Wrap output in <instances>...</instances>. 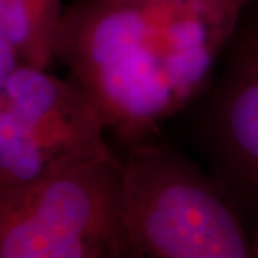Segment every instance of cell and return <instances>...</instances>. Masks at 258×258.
<instances>
[{
  "mask_svg": "<svg viewBox=\"0 0 258 258\" xmlns=\"http://www.w3.org/2000/svg\"><path fill=\"white\" fill-rule=\"evenodd\" d=\"M252 0H79L55 57L131 147L200 99Z\"/></svg>",
  "mask_w": 258,
  "mask_h": 258,
  "instance_id": "1",
  "label": "cell"
},
{
  "mask_svg": "<svg viewBox=\"0 0 258 258\" xmlns=\"http://www.w3.org/2000/svg\"><path fill=\"white\" fill-rule=\"evenodd\" d=\"M131 258H249L240 207L212 175L151 139L120 159Z\"/></svg>",
  "mask_w": 258,
  "mask_h": 258,
  "instance_id": "2",
  "label": "cell"
},
{
  "mask_svg": "<svg viewBox=\"0 0 258 258\" xmlns=\"http://www.w3.org/2000/svg\"><path fill=\"white\" fill-rule=\"evenodd\" d=\"M0 258H131L115 152L0 189Z\"/></svg>",
  "mask_w": 258,
  "mask_h": 258,
  "instance_id": "3",
  "label": "cell"
},
{
  "mask_svg": "<svg viewBox=\"0 0 258 258\" xmlns=\"http://www.w3.org/2000/svg\"><path fill=\"white\" fill-rule=\"evenodd\" d=\"M106 132L72 79L20 62L0 108V189L26 186L111 151Z\"/></svg>",
  "mask_w": 258,
  "mask_h": 258,
  "instance_id": "4",
  "label": "cell"
},
{
  "mask_svg": "<svg viewBox=\"0 0 258 258\" xmlns=\"http://www.w3.org/2000/svg\"><path fill=\"white\" fill-rule=\"evenodd\" d=\"M204 93L200 138L211 175L238 207L258 203V20H241Z\"/></svg>",
  "mask_w": 258,
  "mask_h": 258,
  "instance_id": "5",
  "label": "cell"
},
{
  "mask_svg": "<svg viewBox=\"0 0 258 258\" xmlns=\"http://www.w3.org/2000/svg\"><path fill=\"white\" fill-rule=\"evenodd\" d=\"M63 12L62 0H0V39L23 63L47 69Z\"/></svg>",
  "mask_w": 258,
  "mask_h": 258,
  "instance_id": "6",
  "label": "cell"
},
{
  "mask_svg": "<svg viewBox=\"0 0 258 258\" xmlns=\"http://www.w3.org/2000/svg\"><path fill=\"white\" fill-rule=\"evenodd\" d=\"M20 62L22 60L16 53V50L10 46L9 43L0 39V108L3 105L5 91H6L10 76Z\"/></svg>",
  "mask_w": 258,
  "mask_h": 258,
  "instance_id": "7",
  "label": "cell"
},
{
  "mask_svg": "<svg viewBox=\"0 0 258 258\" xmlns=\"http://www.w3.org/2000/svg\"><path fill=\"white\" fill-rule=\"evenodd\" d=\"M251 247H252V257L258 258V224L251 232Z\"/></svg>",
  "mask_w": 258,
  "mask_h": 258,
  "instance_id": "8",
  "label": "cell"
}]
</instances>
